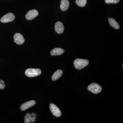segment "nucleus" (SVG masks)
<instances>
[{
  "label": "nucleus",
  "mask_w": 123,
  "mask_h": 123,
  "mask_svg": "<svg viewBox=\"0 0 123 123\" xmlns=\"http://www.w3.org/2000/svg\"><path fill=\"white\" fill-rule=\"evenodd\" d=\"M120 0H105V2L107 4H117L120 2Z\"/></svg>",
  "instance_id": "f3484780"
},
{
  "label": "nucleus",
  "mask_w": 123,
  "mask_h": 123,
  "mask_svg": "<svg viewBox=\"0 0 123 123\" xmlns=\"http://www.w3.org/2000/svg\"><path fill=\"white\" fill-rule=\"evenodd\" d=\"M88 90L92 93L97 94L101 92L102 88L98 84L93 83L88 86Z\"/></svg>",
  "instance_id": "7ed1b4c3"
},
{
  "label": "nucleus",
  "mask_w": 123,
  "mask_h": 123,
  "mask_svg": "<svg viewBox=\"0 0 123 123\" xmlns=\"http://www.w3.org/2000/svg\"><path fill=\"white\" fill-rule=\"evenodd\" d=\"M64 52V50L61 48H55L52 50L50 52L51 55H59L63 54Z\"/></svg>",
  "instance_id": "9b49d317"
},
{
  "label": "nucleus",
  "mask_w": 123,
  "mask_h": 123,
  "mask_svg": "<svg viewBox=\"0 0 123 123\" xmlns=\"http://www.w3.org/2000/svg\"><path fill=\"white\" fill-rule=\"evenodd\" d=\"M63 73V72L62 70L61 69L57 70L56 72L54 73L52 76V80L54 81L56 80L62 76Z\"/></svg>",
  "instance_id": "f8f14e48"
},
{
  "label": "nucleus",
  "mask_w": 123,
  "mask_h": 123,
  "mask_svg": "<svg viewBox=\"0 0 123 123\" xmlns=\"http://www.w3.org/2000/svg\"><path fill=\"white\" fill-rule=\"evenodd\" d=\"M15 17L13 13H9L5 14L1 18L0 21L2 23H8L14 20Z\"/></svg>",
  "instance_id": "20e7f679"
},
{
  "label": "nucleus",
  "mask_w": 123,
  "mask_h": 123,
  "mask_svg": "<svg viewBox=\"0 0 123 123\" xmlns=\"http://www.w3.org/2000/svg\"><path fill=\"white\" fill-rule=\"evenodd\" d=\"M35 103V101L34 100H31L21 105V110L22 111H25L29 108L34 105Z\"/></svg>",
  "instance_id": "6e6552de"
},
{
  "label": "nucleus",
  "mask_w": 123,
  "mask_h": 123,
  "mask_svg": "<svg viewBox=\"0 0 123 123\" xmlns=\"http://www.w3.org/2000/svg\"><path fill=\"white\" fill-rule=\"evenodd\" d=\"M31 123H34L35 121V119L36 118V115L35 113H32L30 115Z\"/></svg>",
  "instance_id": "dca6fc26"
},
{
  "label": "nucleus",
  "mask_w": 123,
  "mask_h": 123,
  "mask_svg": "<svg viewBox=\"0 0 123 123\" xmlns=\"http://www.w3.org/2000/svg\"><path fill=\"white\" fill-rule=\"evenodd\" d=\"M55 30L56 32L58 34H62L64 31V26L63 23L60 22H56L55 25Z\"/></svg>",
  "instance_id": "1a4fd4ad"
},
{
  "label": "nucleus",
  "mask_w": 123,
  "mask_h": 123,
  "mask_svg": "<svg viewBox=\"0 0 123 123\" xmlns=\"http://www.w3.org/2000/svg\"><path fill=\"white\" fill-rule=\"evenodd\" d=\"M38 15V12L36 10H31L27 12L25 15L26 18L27 20H32Z\"/></svg>",
  "instance_id": "423d86ee"
},
{
  "label": "nucleus",
  "mask_w": 123,
  "mask_h": 123,
  "mask_svg": "<svg viewBox=\"0 0 123 123\" xmlns=\"http://www.w3.org/2000/svg\"><path fill=\"white\" fill-rule=\"evenodd\" d=\"M5 86L4 81L0 79V89H4Z\"/></svg>",
  "instance_id": "a211bd4d"
},
{
  "label": "nucleus",
  "mask_w": 123,
  "mask_h": 123,
  "mask_svg": "<svg viewBox=\"0 0 123 123\" xmlns=\"http://www.w3.org/2000/svg\"><path fill=\"white\" fill-rule=\"evenodd\" d=\"M42 72L39 69L29 68L25 71V74L27 77H33L37 76L41 74Z\"/></svg>",
  "instance_id": "f03ea898"
},
{
  "label": "nucleus",
  "mask_w": 123,
  "mask_h": 123,
  "mask_svg": "<svg viewBox=\"0 0 123 123\" xmlns=\"http://www.w3.org/2000/svg\"><path fill=\"white\" fill-rule=\"evenodd\" d=\"M30 115V113H28L25 115L24 117V122L25 123H31Z\"/></svg>",
  "instance_id": "2eb2a0df"
},
{
  "label": "nucleus",
  "mask_w": 123,
  "mask_h": 123,
  "mask_svg": "<svg viewBox=\"0 0 123 123\" xmlns=\"http://www.w3.org/2000/svg\"><path fill=\"white\" fill-rule=\"evenodd\" d=\"M14 42L18 45H21L24 43L25 39L22 35L20 33H16L14 36Z\"/></svg>",
  "instance_id": "0eeeda50"
},
{
  "label": "nucleus",
  "mask_w": 123,
  "mask_h": 123,
  "mask_svg": "<svg viewBox=\"0 0 123 123\" xmlns=\"http://www.w3.org/2000/svg\"><path fill=\"white\" fill-rule=\"evenodd\" d=\"M77 5L80 7H84L87 3L86 0H76L75 1Z\"/></svg>",
  "instance_id": "4468645a"
},
{
  "label": "nucleus",
  "mask_w": 123,
  "mask_h": 123,
  "mask_svg": "<svg viewBox=\"0 0 123 123\" xmlns=\"http://www.w3.org/2000/svg\"><path fill=\"white\" fill-rule=\"evenodd\" d=\"M50 109L53 115L56 117H60L61 116V112L60 110L53 103L50 104Z\"/></svg>",
  "instance_id": "39448f33"
},
{
  "label": "nucleus",
  "mask_w": 123,
  "mask_h": 123,
  "mask_svg": "<svg viewBox=\"0 0 123 123\" xmlns=\"http://www.w3.org/2000/svg\"><path fill=\"white\" fill-rule=\"evenodd\" d=\"M108 21L110 25L114 29H116V30H118L119 29V25L117 22L114 18H109Z\"/></svg>",
  "instance_id": "ddd939ff"
},
{
  "label": "nucleus",
  "mask_w": 123,
  "mask_h": 123,
  "mask_svg": "<svg viewBox=\"0 0 123 123\" xmlns=\"http://www.w3.org/2000/svg\"><path fill=\"white\" fill-rule=\"evenodd\" d=\"M69 6V3L68 0H62L60 8L62 11H65L68 9Z\"/></svg>",
  "instance_id": "9d476101"
},
{
  "label": "nucleus",
  "mask_w": 123,
  "mask_h": 123,
  "mask_svg": "<svg viewBox=\"0 0 123 123\" xmlns=\"http://www.w3.org/2000/svg\"><path fill=\"white\" fill-rule=\"evenodd\" d=\"M89 61L88 60L84 59H77L75 60L74 64L75 68L77 69H82L88 65Z\"/></svg>",
  "instance_id": "f257e3e1"
}]
</instances>
